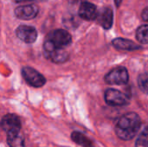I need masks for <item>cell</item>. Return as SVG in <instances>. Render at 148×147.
<instances>
[{"label": "cell", "mask_w": 148, "mask_h": 147, "mask_svg": "<svg viewBox=\"0 0 148 147\" xmlns=\"http://www.w3.org/2000/svg\"><path fill=\"white\" fill-rule=\"evenodd\" d=\"M141 17H142V19H143L144 21L148 22V7L145 8V9L143 10V11H142V13H141Z\"/></svg>", "instance_id": "cell-18"}, {"label": "cell", "mask_w": 148, "mask_h": 147, "mask_svg": "<svg viewBox=\"0 0 148 147\" xmlns=\"http://www.w3.org/2000/svg\"><path fill=\"white\" fill-rule=\"evenodd\" d=\"M7 143L10 147H24V139L20 131L7 133Z\"/></svg>", "instance_id": "cell-12"}, {"label": "cell", "mask_w": 148, "mask_h": 147, "mask_svg": "<svg viewBox=\"0 0 148 147\" xmlns=\"http://www.w3.org/2000/svg\"><path fill=\"white\" fill-rule=\"evenodd\" d=\"M72 140L77 145L82 147H94L93 142L83 133L80 132H74L71 134Z\"/></svg>", "instance_id": "cell-14"}, {"label": "cell", "mask_w": 148, "mask_h": 147, "mask_svg": "<svg viewBox=\"0 0 148 147\" xmlns=\"http://www.w3.org/2000/svg\"><path fill=\"white\" fill-rule=\"evenodd\" d=\"M79 16L88 21H92L97 18L98 16V11L97 8L95 4L88 3V2H83L80 5L79 8Z\"/></svg>", "instance_id": "cell-9"}, {"label": "cell", "mask_w": 148, "mask_h": 147, "mask_svg": "<svg viewBox=\"0 0 148 147\" xmlns=\"http://www.w3.org/2000/svg\"><path fill=\"white\" fill-rule=\"evenodd\" d=\"M105 101L109 106L113 107H121V106H126L129 102L128 96L125 94L124 93L109 88L106 90L105 92Z\"/></svg>", "instance_id": "cell-4"}, {"label": "cell", "mask_w": 148, "mask_h": 147, "mask_svg": "<svg viewBox=\"0 0 148 147\" xmlns=\"http://www.w3.org/2000/svg\"><path fill=\"white\" fill-rule=\"evenodd\" d=\"M128 80L129 75L124 67L115 68L105 76V81L109 85H124L127 83Z\"/></svg>", "instance_id": "cell-3"}, {"label": "cell", "mask_w": 148, "mask_h": 147, "mask_svg": "<svg viewBox=\"0 0 148 147\" xmlns=\"http://www.w3.org/2000/svg\"><path fill=\"white\" fill-rule=\"evenodd\" d=\"M113 46L119 50H127V51H134L137 49H140L141 46L136 44L131 40H127L125 38H116L112 42Z\"/></svg>", "instance_id": "cell-11"}, {"label": "cell", "mask_w": 148, "mask_h": 147, "mask_svg": "<svg viewBox=\"0 0 148 147\" xmlns=\"http://www.w3.org/2000/svg\"><path fill=\"white\" fill-rule=\"evenodd\" d=\"M114 2H115L116 6H117V7H120V5H121V3H122V0H114Z\"/></svg>", "instance_id": "cell-19"}, {"label": "cell", "mask_w": 148, "mask_h": 147, "mask_svg": "<svg viewBox=\"0 0 148 147\" xmlns=\"http://www.w3.org/2000/svg\"><path fill=\"white\" fill-rule=\"evenodd\" d=\"M136 38L137 40L144 44L148 43V25H141L138 28L136 31Z\"/></svg>", "instance_id": "cell-15"}, {"label": "cell", "mask_w": 148, "mask_h": 147, "mask_svg": "<svg viewBox=\"0 0 148 147\" xmlns=\"http://www.w3.org/2000/svg\"><path fill=\"white\" fill-rule=\"evenodd\" d=\"M48 58L56 63H62L65 62L69 59V54L63 50V49H54L50 52L45 53Z\"/></svg>", "instance_id": "cell-13"}, {"label": "cell", "mask_w": 148, "mask_h": 147, "mask_svg": "<svg viewBox=\"0 0 148 147\" xmlns=\"http://www.w3.org/2000/svg\"><path fill=\"white\" fill-rule=\"evenodd\" d=\"M113 17H114V14L112 9L110 7H105L101 10L100 13H98L96 19L98 23L105 29H109L113 25V20H114Z\"/></svg>", "instance_id": "cell-10"}, {"label": "cell", "mask_w": 148, "mask_h": 147, "mask_svg": "<svg viewBox=\"0 0 148 147\" xmlns=\"http://www.w3.org/2000/svg\"><path fill=\"white\" fill-rule=\"evenodd\" d=\"M38 7L36 4L21 5L15 9V16L18 19L30 20L35 18L38 14Z\"/></svg>", "instance_id": "cell-8"}, {"label": "cell", "mask_w": 148, "mask_h": 147, "mask_svg": "<svg viewBox=\"0 0 148 147\" xmlns=\"http://www.w3.org/2000/svg\"><path fill=\"white\" fill-rule=\"evenodd\" d=\"M16 3H21V2H25V1H29V0H13Z\"/></svg>", "instance_id": "cell-20"}, {"label": "cell", "mask_w": 148, "mask_h": 147, "mask_svg": "<svg viewBox=\"0 0 148 147\" xmlns=\"http://www.w3.org/2000/svg\"><path fill=\"white\" fill-rule=\"evenodd\" d=\"M135 147H148V127L145 128L138 137Z\"/></svg>", "instance_id": "cell-16"}, {"label": "cell", "mask_w": 148, "mask_h": 147, "mask_svg": "<svg viewBox=\"0 0 148 147\" xmlns=\"http://www.w3.org/2000/svg\"><path fill=\"white\" fill-rule=\"evenodd\" d=\"M22 75L24 78V80L32 87L35 88H41L42 87L45 82L46 79L44 76L40 74L36 69L30 68V67H24L22 69Z\"/></svg>", "instance_id": "cell-5"}, {"label": "cell", "mask_w": 148, "mask_h": 147, "mask_svg": "<svg viewBox=\"0 0 148 147\" xmlns=\"http://www.w3.org/2000/svg\"><path fill=\"white\" fill-rule=\"evenodd\" d=\"M141 126L140 116L135 113H128L121 116L115 126V133L122 140L132 139Z\"/></svg>", "instance_id": "cell-1"}, {"label": "cell", "mask_w": 148, "mask_h": 147, "mask_svg": "<svg viewBox=\"0 0 148 147\" xmlns=\"http://www.w3.org/2000/svg\"><path fill=\"white\" fill-rule=\"evenodd\" d=\"M0 127L6 133L20 131L21 121L18 116L13 113H8L4 115L0 121Z\"/></svg>", "instance_id": "cell-6"}, {"label": "cell", "mask_w": 148, "mask_h": 147, "mask_svg": "<svg viewBox=\"0 0 148 147\" xmlns=\"http://www.w3.org/2000/svg\"><path fill=\"white\" fill-rule=\"evenodd\" d=\"M138 85L143 93L148 94V73H144L139 76Z\"/></svg>", "instance_id": "cell-17"}, {"label": "cell", "mask_w": 148, "mask_h": 147, "mask_svg": "<svg viewBox=\"0 0 148 147\" xmlns=\"http://www.w3.org/2000/svg\"><path fill=\"white\" fill-rule=\"evenodd\" d=\"M72 42L71 35L65 29H56L51 31L44 42V51L45 53L50 52L54 49H63L69 45Z\"/></svg>", "instance_id": "cell-2"}, {"label": "cell", "mask_w": 148, "mask_h": 147, "mask_svg": "<svg viewBox=\"0 0 148 147\" xmlns=\"http://www.w3.org/2000/svg\"><path fill=\"white\" fill-rule=\"evenodd\" d=\"M16 36L26 43H33L37 38L36 29L32 26L20 25L16 30Z\"/></svg>", "instance_id": "cell-7"}]
</instances>
